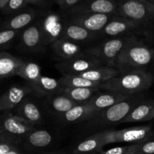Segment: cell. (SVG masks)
Wrapping results in <instances>:
<instances>
[{
  "label": "cell",
  "mask_w": 154,
  "mask_h": 154,
  "mask_svg": "<svg viewBox=\"0 0 154 154\" xmlns=\"http://www.w3.org/2000/svg\"><path fill=\"white\" fill-rule=\"evenodd\" d=\"M145 97L144 93L132 95L113 106L94 113L85 121L81 123V132L96 133L109 129V127L118 126L138 103L145 99Z\"/></svg>",
  "instance_id": "6da1fadb"
},
{
  "label": "cell",
  "mask_w": 154,
  "mask_h": 154,
  "mask_svg": "<svg viewBox=\"0 0 154 154\" xmlns=\"http://www.w3.org/2000/svg\"><path fill=\"white\" fill-rule=\"evenodd\" d=\"M154 61V48L138 36H130L119 54L114 68L120 75L138 71H147Z\"/></svg>",
  "instance_id": "7a4b0ae2"
},
{
  "label": "cell",
  "mask_w": 154,
  "mask_h": 154,
  "mask_svg": "<svg viewBox=\"0 0 154 154\" xmlns=\"http://www.w3.org/2000/svg\"><path fill=\"white\" fill-rule=\"evenodd\" d=\"M153 75L147 71L129 72L102 83L100 90L113 91L132 96L144 93L153 84Z\"/></svg>",
  "instance_id": "3957f363"
},
{
  "label": "cell",
  "mask_w": 154,
  "mask_h": 154,
  "mask_svg": "<svg viewBox=\"0 0 154 154\" xmlns=\"http://www.w3.org/2000/svg\"><path fill=\"white\" fill-rule=\"evenodd\" d=\"M153 133L151 125H143L118 129H105L96 132L94 135L100 142L102 147L105 145L117 143L135 144L150 141Z\"/></svg>",
  "instance_id": "277c9868"
},
{
  "label": "cell",
  "mask_w": 154,
  "mask_h": 154,
  "mask_svg": "<svg viewBox=\"0 0 154 154\" xmlns=\"http://www.w3.org/2000/svg\"><path fill=\"white\" fill-rule=\"evenodd\" d=\"M35 126L11 111H5L1 117L0 136L20 144L32 132Z\"/></svg>",
  "instance_id": "5b68a950"
},
{
  "label": "cell",
  "mask_w": 154,
  "mask_h": 154,
  "mask_svg": "<svg viewBox=\"0 0 154 154\" xmlns=\"http://www.w3.org/2000/svg\"><path fill=\"white\" fill-rule=\"evenodd\" d=\"M116 15L129 18L145 27L154 23V4L148 1H118Z\"/></svg>",
  "instance_id": "8992f818"
},
{
  "label": "cell",
  "mask_w": 154,
  "mask_h": 154,
  "mask_svg": "<svg viewBox=\"0 0 154 154\" xmlns=\"http://www.w3.org/2000/svg\"><path fill=\"white\" fill-rule=\"evenodd\" d=\"M105 66L97 57L84 52L72 59L61 60L55 64V67L62 75H79L90 69Z\"/></svg>",
  "instance_id": "52a82bcc"
},
{
  "label": "cell",
  "mask_w": 154,
  "mask_h": 154,
  "mask_svg": "<svg viewBox=\"0 0 154 154\" xmlns=\"http://www.w3.org/2000/svg\"><path fill=\"white\" fill-rule=\"evenodd\" d=\"M129 38H109L99 45L87 48L84 52L97 57L107 66L114 67L116 60L128 42Z\"/></svg>",
  "instance_id": "ba28073f"
},
{
  "label": "cell",
  "mask_w": 154,
  "mask_h": 154,
  "mask_svg": "<svg viewBox=\"0 0 154 154\" xmlns=\"http://www.w3.org/2000/svg\"><path fill=\"white\" fill-rule=\"evenodd\" d=\"M142 26L124 17L114 15L111 20L100 32L101 37L108 38L137 36L143 32Z\"/></svg>",
  "instance_id": "9c48e42d"
},
{
  "label": "cell",
  "mask_w": 154,
  "mask_h": 154,
  "mask_svg": "<svg viewBox=\"0 0 154 154\" xmlns=\"http://www.w3.org/2000/svg\"><path fill=\"white\" fill-rule=\"evenodd\" d=\"M45 46L62 38L66 17L55 12H47L38 19Z\"/></svg>",
  "instance_id": "30bf717a"
},
{
  "label": "cell",
  "mask_w": 154,
  "mask_h": 154,
  "mask_svg": "<svg viewBox=\"0 0 154 154\" xmlns=\"http://www.w3.org/2000/svg\"><path fill=\"white\" fill-rule=\"evenodd\" d=\"M117 7V0H83L75 8L66 11V14H105L116 15Z\"/></svg>",
  "instance_id": "8fae6325"
},
{
  "label": "cell",
  "mask_w": 154,
  "mask_h": 154,
  "mask_svg": "<svg viewBox=\"0 0 154 154\" xmlns=\"http://www.w3.org/2000/svg\"><path fill=\"white\" fill-rule=\"evenodd\" d=\"M114 15L105 14H66V19L72 23L84 27L92 32L99 34Z\"/></svg>",
  "instance_id": "7c38bea8"
},
{
  "label": "cell",
  "mask_w": 154,
  "mask_h": 154,
  "mask_svg": "<svg viewBox=\"0 0 154 154\" xmlns=\"http://www.w3.org/2000/svg\"><path fill=\"white\" fill-rule=\"evenodd\" d=\"M21 47L28 52L43 51L45 48L40 23L38 20L26 27L21 35Z\"/></svg>",
  "instance_id": "4fadbf2b"
},
{
  "label": "cell",
  "mask_w": 154,
  "mask_h": 154,
  "mask_svg": "<svg viewBox=\"0 0 154 154\" xmlns=\"http://www.w3.org/2000/svg\"><path fill=\"white\" fill-rule=\"evenodd\" d=\"M32 92V90L29 84V86H12L1 96L0 111L5 112L15 109Z\"/></svg>",
  "instance_id": "5bb4252c"
},
{
  "label": "cell",
  "mask_w": 154,
  "mask_h": 154,
  "mask_svg": "<svg viewBox=\"0 0 154 154\" xmlns=\"http://www.w3.org/2000/svg\"><path fill=\"white\" fill-rule=\"evenodd\" d=\"M101 91L102 90L96 93L90 100L87 102L94 113L113 106L115 104L127 99L131 96L117 92L105 91V90H102L104 92Z\"/></svg>",
  "instance_id": "9a60e30c"
},
{
  "label": "cell",
  "mask_w": 154,
  "mask_h": 154,
  "mask_svg": "<svg viewBox=\"0 0 154 154\" xmlns=\"http://www.w3.org/2000/svg\"><path fill=\"white\" fill-rule=\"evenodd\" d=\"M14 114L25 120L33 126L43 122L42 112L38 105L28 97L15 108Z\"/></svg>",
  "instance_id": "2e32d148"
},
{
  "label": "cell",
  "mask_w": 154,
  "mask_h": 154,
  "mask_svg": "<svg viewBox=\"0 0 154 154\" xmlns=\"http://www.w3.org/2000/svg\"><path fill=\"white\" fill-rule=\"evenodd\" d=\"M99 36V34L92 32L81 26L72 23L66 19L62 38L67 39L79 45L80 43L93 42Z\"/></svg>",
  "instance_id": "e0dca14e"
},
{
  "label": "cell",
  "mask_w": 154,
  "mask_h": 154,
  "mask_svg": "<svg viewBox=\"0 0 154 154\" xmlns=\"http://www.w3.org/2000/svg\"><path fill=\"white\" fill-rule=\"evenodd\" d=\"M47 108L58 118L78 105L63 93H59L46 97Z\"/></svg>",
  "instance_id": "ac0fdd59"
},
{
  "label": "cell",
  "mask_w": 154,
  "mask_h": 154,
  "mask_svg": "<svg viewBox=\"0 0 154 154\" xmlns=\"http://www.w3.org/2000/svg\"><path fill=\"white\" fill-rule=\"evenodd\" d=\"M152 120H154V99H144L133 108L120 124L145 122Z\"/></svg>",
  "instance_id": "d6986e66"
},
{
  "label": "cell",
  "mask_w": 154,
  "mask_h": 154,
  "mask_svg": "<svg viewBox=\"0 0 154 154\" xmlns=\"http://www.w3.org/2000/svg\"><path fill=\"white\" fill-rule=\"evenodd\" d=\"M32 91L40 97H48L61 93L63 87L59 80L42 75L41 78L32 84H30Z\"/></svg>",
  "instance_id": "ffe728a7"
},
{
  "label": "cell",
  "mask_w": 154,
  "mask_h": 154,
  "mask_svg": "<svg viewBox=\"0 0 154 154\" xmlns=\"http://www.w3.org/2000/svg\"><path fill=\"white\" fill-rule=\"evenodd\" d=\"M93 114L94 111L87 102L85 103L78 104L58 119L60 123L63 124L82 123Z\"/></svg>",
  "instance_id": "44dd1931"
},
{
  "label": "cell",
  "mask_w": 154,
  "mask_h": 154,
  "mask_svg": "<svg viewBox=\"0 0 154 154\" xmlns=\"http://www.w3.org/2000/svg\"><path fill=\"white\" fill-rule=\"evenodd\" d=\"M20 58L14 57L8 52L0 54V77L2 79L8 78L17 75V72L24 63Z\"/></svg>",
  "instance_id": "7402d4cb"
},
{
  "label": "cell",
  "mask_w": 154,
  "mask_h": 154,
  "mask_svg": "<svg viewBox=\"0 0 154 154\" xmlns=\"http://www.w3.org/2000/svg\"><path fill=\"white\" fill-rule=\"evenodd\" d=\"M52 134L45 129H35L26 137L23 144L29 150H38L48 147L52 143Z\"/></svg>",
  "instance_id": "603a6c76"
},
{
  "label": "cell",
  "mask_w": 154,
  "mask_h": 154,
  "mask_svg": "<svg viewBox=\"0 0 154 154\" xmlns=\"http://www.w3.org/2000/svg\"><path fill=\"white\" fill-rule=\"evenodd\" d=\"M51 48L62 60L72 59L84 52L81 45L65 38L57 40L51 45Z\"/></svg>",
  "instance_id": "cb8c5ba5"
},
{
  "label": "cell",
  "mask_w": 154,
  "mask_h": 154,
  "mask_svg": "<svg viewBox=\"0 0 154 154\" xmlns=\"http://www.w3.org/2000/svg\"><path fill=\"white\" fill-rule=\"evenodd\" d=\"M120 73L115 68L105 66L90 69L79 75V76L93 82L104 83L112 78L118 77Z\"/></svg>",
  "instance_id": "d4e9b609"
},
{
  "label": "cell",
  "mask_w": 154,
  "mask_h": 154,
  "mask_svg": "<svg viewBox=\"0 0 154 154\" xmlns=\"http://www.w3.org/2000/svg\"><path fill=\"white\" fill-rule=\"evenodd\" d=\"M100 91L98 87H64L61 93L66 95L72 100L78 104H83L88 102L96 93Z\"/></svg>",
  "instance_id": "484cf974"
},
{
  "label": "cell",
  "mask_w": 154,
  "mask_h": 154,
  "mask_svg": "<svg viewBox=\"0 0 154 154\" xmlns=\"http://www.w3.org/2000/svg\"><path fill=\"white\" fill-rule=\"evenodd\" d=\"M37 14V11L34 10H27L20 12L6 21L3 24V28L19 31L24 27L29 26L36 18Z\"/></svg>",
  "instance_id": "4316f807"
},
{
  "label": "cell",
  "mask_w": 154,
  "mask_h": 154,
  "mask_svg": "<svg viewBox=\"0 0 154 154\" xmlns=\"http://www.w3.org/2000/svg\"><path fill=\"white\" fill-rule=\"evenodd\" d=\"M60 84L64 87H98L99 88L102 83L93 82L85 79L79 75H63L59 79ZM100 90V89H99Z\"/></svg>",
  "instance_id": "83f0119b"
},
{
  "label": "cell",
  "mask_w": 154,
  "mask_h": 154,
  "mask_svg": "<svg viewBox=\"0 0 154 154\" xmlns=\"http://www.w3.org/2000/svg\"><path fill=\"white\" fill-rule=\"evenodd\" d=\"M17 75L28 81L30 85L35 83L41 78V68L38 64L33 62H24Z\"/></svg>",
  "instance_id": "f1b7e54d"
},
{
  "label": "cell",
  "mask_w": 154,
  "mask_h": 154,
  "mask_svg": "<svg viewBox=\"0 0 154 154\" xmlns=\"http://www.w3.org/2000/svg\"><path fill=\"white\" fill-rule=\"evenodd\" d=\"M0 154H22L19 144L0 136Z\"/></svg>",
  "instance_id": "f546056e"
},
{
  "label": "cell",
  "mask_w": 154,
  "mask_h": 154,
  "mask_svg": "<svg viewBox=\"0 0 154 154\" xmlns=\"http://www.w3.org/2000/svg\"><path fill=\"white\" fill-rule=\"evenodd\" d=\"M27 4H28L27 0H9L7 5L2 11L5 14H9L19 11L20 10L23 8Z\"/></svg>",
  "instance_id": "4dcf8cb0"
},
{
  "label": "cell",
  "mask_w": 154,
  "mask_h": 154,
  "mask_svg": "<svg viewBox=\"0 0 154 154\" xmlns=\"http://www.w3.org/2000/svg\"><path fill=\"white\" fill-rule=\"evenodd\" d=\"M18 31L10 29H3L0 32V45L2 48H4L9 43L14 40L17 34Z\"/></svg>",
  "instance_id": "1f68e13d"
},
{
  "label": "cell",
  "mask_w": 154,
  "mask_h": 154,
  "mask_svg": "<svg viewBox=\"0 0 154 154\" xmlns=\"http://www.w3.org/2000/svg\"><path fill=\"white\" fill-rule=\"evenodd\" d=\"M132 154H154V140L136 144Z\"/></svg>",
  "instance_id": "d6a6232c"
},
{
  "label": "cell",
  "mask_w": 154,
  "mask_h": 154,
  "mask_svg": "<svg viewBox=\"0 0 154 154\" xmlns=\"http://www.w3.org/2000/svg\"><path fill=\"white\" fill-rule=\"evenodd\" d=\"M135 145L136 144H129V145L122 146V147H116L114 148L105 150V151L102 150L99 154H132L135 150Z\"/></svg>",
  "instance_id": "836d02e7"
},
{
  "label": "cell",
  "mask_w": 154,
  "mask_h": 154,
  "mask_svg": "<svg viewBox=\"0 0 154 154\" xmlns=\"http://www.w3.org/2000/svg\"><path fill=\"white\" fill-rule=\"evenodd\" d=\"M82 1L83 0H65L64 2L63 3V5L60 6V8H61L62 10L64 11L65 12L68 11H69L70 9L73 8L75 6L78 5V4H80Z\"/></svg>",
  "instance_id": "e575fe53"
},
{
  "label": "cell",
  "mask_w": 154,
  "mask_h": 154,
  "mask_svg": "<svg viewBox=\"0 0 154 154\" xmlns=\"http://www.w3.org/2000/svg\"><path fill=\"white\" fill-rule=\"evenodd\" d=\"M44 1L45 0H27V3L32 5H41Z\"/></svg>",
  "instance_id": "d590c367"
},
{
  "label": "cell",
  "mask_w": 154,
  "mask_h": 154,
  "mask_svg": "<svg viewBox=\"0 0 154 154\" xmlns=\"http://www.w3.org/2000/svg\"><path fill=\"white\" fill-rule=\"evenodd\" d=\"M8 1L9 0H0V8H1L2 10V9L5 8V6L7 5L8 2Z\"/></svg>",
  "instance_id": "8d00e7d4"
},
{
  "label": "cell",
  "mask_w": 154,
  "mask_h": 154,
  "mask_svg": "<svg viewBox=\"0 0 154 154\" xmlns=\"http://www.w3.org/2000/svg\"><path fill=\"white\" fill-rule=\"evenodd\" d=\"M43 154H68V153L64 151H54V152H50V153H43Z\"/></svg>",
  "instance_id": "74e56055"
},
{
  "label": "cell",
  "mask_w": 154,
  "mask_h": 154,
  "mask_svg": "<svg viewBox=\"0 0 154 154\" xmlns=\"http://www.w3.org/2000/svg\"><path fill=\"white\" fill-rule=\"evenodd\" d=\"M64 1H65V0H56V2H57V4H58L59 5H60V6H61L62 5H63V3L64 2Z\"/></svg>",
  "instance_id": "f35d334b"
},
{
  "label": "cell",
  "mask_w": 154,
  "mask_h": 154,
  "mask_svg": "<svg viewBox=\"0 0 154 154\" xmlns=\"http://www.w3.org/2000/svg\"><path fill=\"white\" fill-rule=\"evenodd\" d=\"M118 1H123V2H132V1H147V0H118Z\"/></svg>",
  "instance_id": "ab89813d"
},
{
  "label": "cell",
  "mask_w": 154,
  "mask_h": 154,
  "mask_svg": "<svg viewBox=\"0 0 154 154\" xmlns=\"http://www.w3.org/2000/svg\"><path fill=\"white\" fill-rule=\"evenodd\" d=\"M147 1L150 2H151V3H153V4H154V0H147Z\"/></svg>",
  "instance_id": "60d3db41"
},
{
  "label": "cell",
  "mask_w": 154,
  "mask_h": 154,
  "mask_svg": "<svg viewBox=\"0 0 154 154\" xmlns=\"http://www.w3.org/2000/svg\"><path fill=\"white\" fill-rule=\"evenodd\" d=\"M98 153H86V154H97Z\"/></svg>",
  "instance_id": "b9f144b4"
},
{
  "label": "cell",
  "mask_w": 154,
  "mask_h": 154,
  "mask_svg": "<svg viewBox=\"0 0 154 154\" xmlns=\"http://www.w3.org/2000/svg\"><path fill=\"white\" fill-rule=\"evenodd\" d=\"M153 69H154V61H153Z\"/></svg>",
  "instance_id": "7bdbcfd3"
}]
</instances>
